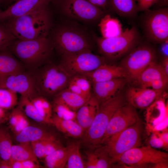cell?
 <instances>
[{"label": "cell", "instance_id": "cell-40", "mask_svg": "<svg viewBox=\"0 0 168 168\" xmlns=\"http://www.w3.org/2000/svg\"><path fill=\"white\" fill-rule=\"evenodd\" d=\"M48 140H39L30 142L34 152L38 159L44 158L45 144Z\"/></svg>", "mask_w": 168, "mask_h": 168}, {"label": "cell", "instance_id": "cell-50", "mask_svg": "<svg viewBox=\"0 0 168 168\" xmlns=\"http://www.w3.org/2000/svg\"><path fill=\"white\" fill-rule=\"evenodd\" d=\"M7 111L0 107V124L8 119L9 113L8 114Z\"/></svg>", "mask_w": 168, "mask_h": 168}, {"label": "cell", "instance_id": "cell-21", "mask_svg": "<svg viewBox=\"0 0 168 168\" xmlns=\"http://www.w3.org/2000/svg\"><path fill=\"white\" fill-rule=\"evenodd\" d=\"M168 80V75L163 69L161 64L155 61L151 63L135 80L139 86L147 88L151 82L158 79Z\"/></svg>", "mask_w": 168, "mask_h": 168}, {"label": "cell", "instance_id": "cell-16", "mask_svg": "<svg viewBox=\"0 0 168 168\" xmlns=\"http://www.w3.org/2000/svg\"><path fill=\"white\" fill-rule=\"evenodd\" d=\"M164 94L149 88L131 87L126 92L125 98L128 104L135 108L146 109Z\"/></svg>", "mask_w": 168, "mask_h": 168}, {"label": "cell", "instance_id": "cell-51", "mask_svg": "<svg viewBox=\"0 0 168 168\" xmlns=\"http://www.w3.org/2000/svg\"><path fill=\"white\" fill-rule=\"evenodd\" d=\"M9 162L11 168H23L21 161L10 159Z\"/></svg>", "mask_w": 168, "mask_h": 168}, {"label": "cell", "instance_id": "cell-20", "mask_svg": "<svg viewBox=\"0 0 168 168\" xmlns=\"http://www.w3.org/2000/svg\"><path fill=\"white\" fill-rule=\"evenodd\" d=\"M100 103L92 93L89 99L77 111V122L85 132L90 127L98 110Z\"/></svg>", "mask_w": 168, "mask_h": 168}, {"label": "cell", "instance_id": "cell-18", "mask_svg": "<svg viewBox=\"0 0 168 168\" xmlns=\"http://www.w3.org/2000/svg\"><path fill=\"white\" fill-rule=\"evenodd\" d=\"M164 94L146 109L147 128L150 132L153 133L157 126L168 120V104Z\"/></svg>", "mask_w": 168, "mask_h": 168}, {"label": "cell", "instance_id": "cell-28", "mask_svg": "<svg viewBox=\"0 0 168 168\" xmlns=\"http://www.w3.org/2000/svg\"><path fill=\"white\" fill-rule=\"evenodd\" d=\"M53 99V100L61 103L76 112L88 100L67 88L59 92Z\"/></svg>", "mask_w": 168, "mask_h": 168}, {"label": "cell", "instance_id": "cell-44", "mask_svg": "<svg viewBox=\"0 0 168 168\" xmlns=\"http://www.w3.org/2000/svg\"><path fill=\"white\" fill-rule=\"evenodd\" d=\"M160 0H137L138 11H146Z\"/></svg>", "mask_w": 168, "mask_h": 168}, {"label": "cell", "instance_id": "cell-26", "mask_svg": "<svg viewBox=\"0 0 168 168\" xmlns=\"http://www.w3.org/2000/svg\"><path fill=\"white\" fill-rule=\"evenodd\" d=\"M137 0H108L107 5L114 12L120 16L132 17L138 11Z\"/></svg>", "mask_w": 168, "mask_h": 168}, {"label": "cell", "instance_id": "cell-22", "mask_svg": "<svg viewBox=\"0 0 168 168\" xmlns=\"http://www.w3.org/2000/svg\"><path fill=\"white\" fill-rule=\"evenodd\" d=\"M93 151L86 152L87 161L85 165L87 168H107L113 164L105 147L100 145Z\"/></svg>", "mask_w": 168, "mask_h": 168}, {"label": "cell", "instance_id": "cell-34", "mask_svg": "<svg viewBox=\"0 0 168 168\" xmlns=\"http://www.w3.org/2000/svg\"><path fill=\"white\" fill-rule=\"evenodd\" d=\"M12 145L8 131L0 127V158L3 160L9 161Z\"/></svg>", "mask_w": 168, "mask_h": 168}, {"label": "cell", "instance_id": "cell-33", "mask_svg": "<svg viewBox=\"0 0 168 168\" xmlns=\"http://www.w3.org/2000/svg\"><path fill=\"white\" fill-rule=\"evenodd\" d=\"M30 100L39 114L43 118L51 121L52 123V105L47 99L38 96Z\"/></svg>", "mask_w": 168, "mask_h": 168}, {"label": "cell", "instance_id": "cell-3", "mask_svg": "<svg viewBox=\"0 0 168 168\" xmlns=\"http://www.w3.org/2000/svg\"><path fill=\"white\" fill-rule=\"evenodd\" d=\"M53 48L51 40L46 37L31 40L16 39L8 49L29 70L49 62Z\"/></svg>", "mask_w": 168, "mask_h": 168}, {"label": "cell", "instance_id": "cell-1", "mask_svg": "<svg viewBox=\"0 0 168 168\" xmlns=\"http://www.w3.org/2000/svg\"><path fill=\"white\" fill-rule=\"evenodd\" d=\"M49 7L7 20L4 24L16 39L31 40L46 37L51 26Z\"/></svg>", "mask_w": 168, "mask_h": 168}, {"label": "cell", "instance_id": "cell-49", "mask_svg": "<svg viewBox=\"0 0 168 168\" xmlns=\"http://www.w3.org/2000/svg\"><path fill=\"white\" fill-rule=\"evenodd\" d=\"M160 51L164 57H168V40L161 44Z\"/></svg>", "mask_w": 168, "mask_h": 168}, {"label": "cell", "instance_id": "cell-14", "mask_svg": "<svg viewBox=\"0 0 168 168\" xmlns=\"http://www.w3.org/2000/svg\"><path fill=\"white\" fill-rule=\"evenodd\" d=\"M0 88L8 89L30 99L38 96L31 75L28 70L0 77Z\"/></svg>", "mask_w": 168, "mask_h": 168}, {"label": "cell", "instance_id": "cell-11", "mask_svg": "<svg viewBox=\"0 0 168 168\" xmlns=\"http://www.w3.org/2000/svg\"><path fill=\"white\" fill-rule=\"evenodd\" d=\"M146 11L143 26L147 39L159 44L168 40V8Z\"/></svg>", "mask_w": 168, "mask_h": 168}, {"label": "cell", "instance_id": "cell-53", "mask_svg": "<svg viewBox=\"0 0 168 168\" xmlns=\"http://www.w3.org/2000/svg\"><path fill=\"white\" fill-rule=\"evenodd\" d=\"M0 168H11L9 161H5L2 160L0 161Z\"/></svg>", "mask_w": 168, "mask_h": 168}, {"label": "cell", "instance_id": "cell-5", "mask_svg": "<svg viewBox=\"0 0 168 168\" xmlns=\"http://www.w3.org/2000/svg\"><path fill=\"white\" fill-rule=\"evenodd\" d=\"M140 38L134 26L127 28L119 35L105 38L97 37L99 52L106 61H115L122 58L138 44Z\"/></svg>", "mask_w": 168, "mask_h": 168}, {"label": "cell", "instance_id": "cell-7", "mask_svg": "<svg viewBox=\"0 0 168 168\" xmlns=\"http://www.w3.org/2000/svg\"><path fill=\"white\" fill-rule=\"evenodd\" d=\"M141 131L139 121L113 135L107 140L105 146L113 163L117 162L120 157L126 151L141 146Z\"/></svg>", "mask_w": 168, "mask_h": 168}, {"label": "cell", "instance_id": "cell-29", "mask_svg": "<svg viewBox=\"0 0 168 168\" xmlns=\"http://www.w3.org/2000/svg\"><path fill=\"white\" fill-rule=\"evenodd\" d=\"M10 160L19 161L31 160L39 164L38 158L35 155L30 142H21L12 145Z\"/></svg>", "mask_w": 168, "mask_h": 168}, {"label": "cell", "instance_id": "cell-42", "mask_svg": "<svg viewBox=\"0 0 168 168\" xmlns=\"http://www.w3.org/2000/svg\"><path fill=\"white\" fill-rule=\"evenodd\" d=\"M21 110V108L17 105L16 107L13 109L11 112L9 114L8 119L9 126L11 129L17 123Z\"/></svg>", "mask_w": 168, "mask_h": 168}, {"label": "cell", "instance_id": "cell-2", "mask_svg": "<svg viewBox=\"0 0 168 168\" xmlns=\"http://www.w3.org/2000/svg\"><path fill=\"white\" fill-rule=\"evenodd\" d=\"M38 96L53 99L66 89L71 76L60 63L49 62L36 68L28 70Z\"/></svg>", "mask_w": 168, "mask_h": 168}, {"label": "cell", "instance_id": "cell-6", "mask_svg": "<svg viewBox=\"0 0 168 168\" xmlns=\"http://www.w3.org/2000/svg\"><path fill=\"white\" fill-rule=\"evenodd\" d=\"M168 153L152 147H137L124 153L117 162L124 166L142 167L152 164L155 168H167Z\"/></svg>", "mask_w": 168, "mask_h": 168}, {"label": "cell", "instance_id": "cell-9", "mask_svg": "<svg viewBox=\"0 0 168 168\" xmlns=\"http://www.w3.org/2000/svg\"><path fill=\"white\" fill-rule=\"evenodd\" d=\"M54 48L62 55L91 50L89 38L82 32L72 29H58L51 40Z\"/></svg>", "mask_w": 168, "mask_h": 168}, {"label": "cell", "instance_id": "cell-23", "mask_svg": "<svg viewBox=\"0 0 168 168\" xmlns=\"http://www.w3.org/2000/svg\"><path fill=\"white\" fill-rule=\"evenodd\" d=\"M56 139L53 134L44 128L30 125L16 135L15 137L16 140L18 142H31L39 140Z\"/></svg>", "mask_w": 168, "mask_h": 168}, {"label": "cell", "instance_id": "cell-17", "mask_svg": "<svg viewBox=\"0 0 168 168\" xmlns=\"http://www.w3.org/2000/svg\"><path fill=\"white\" fill-rule=\"evenodd\" d=\"M126 80L118 78L92 83V93L100 104L119 93L125 84Z\"/></svg>", "mask_w": 168, "mask_h": 168}, {"label": "cell", "instance_id": "cell-56", "mask_svg": "<svg viewBox=\"0 0 168 168\" xmlns=\"http://www.w3.org/2000/svg\"><path fill=\"white\" fill-rule=\"evenodd\" d=\"M3 1V0H0V5H1V3ZM0 12L1 11H0Z\"/></svg>", "mask_w": 168, "mask_h": 168}, {"label": "cell", "instance_id": "cell-12", "mask_svg": "<svg viewBox=\"0 0 168 168\" xmlns=\"http://www.w3.org/2000/svg\"><path fill=\"white\" fill-rule=\"evenodd\" d=\"M63 11L69 16L86 21H95L102 17V10L88 0H57Z\"/></svg>", "mask_w": 168, "mask_h": 168}, {"label": "cell", "instance_id": "cell-19", "mask_svg": "<svg viewBox=\"0 0 168 168\" xmlns=\"http://www.w3.org/2000/svg\"><path fill=\"white\" fill-rule=\"evenodd\" d=\"M83 75L88 78L91 83L118 78H124L127 80L128 79L127 73L122 67L107 63Z\"/></svg>", "mask_w": 168, "mask_h": 168}, {"label": "cell", "instance_id": "cell-55", "mask_svg": "<svg viewBox=\"0 0 168 168\" xmlns=\"http://www.w3.org/2000/svg\"><path fill=\"white\" fill-rule=\"evenodd\" d=\"M7 2L11 3L13 2H16L17 0H5Z\"/></svg>", "mask_w": 168, "mask_h": 168}, {"label": "cell", "instance_id": "cell-31", "mask_svg": "<svg viewBox=\"0 0 168 168\" xmlns=\"http://www.w3.org/2000/svg\"><path fill=\"white\" fill-rule=\"evenodd\" d=\"M80 142H72L67 147L68 149V157L65 168H85L81 155Z\"/></svg>", "mask_w": 168, "mask_h": 168}, {"label": "cell", "instance_id": "cell-24", "mask_svg": "<svg viewBox=\"0 0 168 168\" xmlns=\"http://www.w3.org/2000/svg\"><path fill=\"white\" fill-rule=\"evenodd\" d=\"M0 51V78L24 71V67L9 50Z\"/></svg>", "mask_w": 168, "mask_h": 168}, {"label": "cell", "instance_id": "cell-48", "mask_svg": "<svg viewBox=\"0 0 168 168\" xmlns=\"http://www.w3.org/2000/svg\"><path fill=\"white\" fill-rule=\"evenodd\" d=\"M167 129H166L162 130V132L159 133V132L154 133H156L159 137L163 140L166 146L168 147V131Z\"/></svg>", "mask_w": 168, "mask_h": 168}, {"label": "cell", "instance_id": "cell-4", "mask_svg": "<svg viewBox=\"0 0 168 168\" xmlns=\"http://www.w3.org/2000/svg\"><path fill=\"white\" fill-rule=\"evenodd\" d=\"M124 96L120 93L100 104L93 120L82 137L84 144L91 149L99 146L111 117L124 104Z\"/></svg>", "mask_w": 168, "mask_h": 168}, {"label": "cell", "instance_id": "cell-46", "mask_svg": "<svg viewBox=\"0 0 168 168\" xmlns=\"http://www.w3.org/2000/svg\"><path fill=\"white\" fill-rule=\"evenodd\" d=\"M21 162L23 168H39L41 167L40 164L31 160H26L21 161Z\"/></svg>", "mask_w": 168, "mask_h": 168}, {"label": "cell", "instance_id": "cell-10", "mask_svg": "<svg viewBox=\"0 0 168 168\" xmlns=\"http://www.w3.org/2000/svg\"><path fill=\"white\" fill-rule=\"evenodd\" d=\"M62 57L60 63L71 77L90 72L107 61L103 57L93 54L90 50L63 55Z\"/></svg>", "mask_w": 168, "mask_h": 168}, {"label": "cell", "instance_id": "cell-37", "mask_svg": "<svg viewBox=\"0 0 168 168\" xmlns=\"http://www.w3.org/2000/svg\"><path fill=\"white\" fill-rule=\"evenodd\" d=\"M71 79L79 87L85 97L89 100L92 93L91 91L92 83L90 80L82 75H77L72 76Z\"/></svg>", "mask_w": 168, "mask_h": 168}, {"label": "cell", "instance_id": "cell-54", "mask_svg": "<svg viewBox=\"0 0 168 168\" xmlns=\"http://www.w3.org/2000/svg\"><path fill=\"white\" fill-rule=\"evenodd\" d=\"M162 4L164 5H168V0H160Z\"/></svg>", "mask_w": 168, "mask_h": 168}, {"label": "cell", "instance_id": "cell-13", "mask_svg": "<svg viewBox=\"0 0 168 168\" xmlns=\"http://www.w3.org/2000/svg\"><path fill=\"white\" fill-rule=\"evenodd\" d=\"M139 121L135 108L128 104L119 107L111 117L101 141L105 143L113 135Z\"/></svg>", "mask_w": 168, "mask_h": 168}, {"label": "cell", "instance_id": "cell-36", "mask_svg": "<svg viewBox=\"0 0 168 168\" xmlns=\"http://www.w3.org/2000/svg\"><path fill=\"white\" fill-rule=\"evenodd\" d=\"M52 110L58 117L64 120L76 119V111H73L63 104L53 100Z\"/></svg>", "mask_w": 168, "mask_h": 168}, {"label": "cell", "instance_id": "cell-39", "mask_svg": "<svg viewBox=\"0 0 168 168\" xmlns=\"http://www.w3.org/2000/svg\"><path fill=\"white\" fill-rule=\"evenodd\" d=\"M29 125L30 124L28 117L21 109L17 123L11 130L16 135Z\"/></svg>", "mask_w": 168, "mask_h": 168}, {"label": "cell", "instance_id": "cell-41", "mask_svg": "<svg viewBox=\"0 0 168 168\" xmlns=\"http://www.w3.org/2000/svg\"><path fill=\"white\" fill-rule=\"evenodd\" d=\"M62 147L60 142L56 139L47 141L45 146L44 157Z\"/></svg>", "mask_w": 168, "mask_h": 168}, {"label": "cell", "instance_id": "cell-45", "mask_svg": "<svg viewBox=\"0 0 168 168\" xmlns=\"http://www.w3.org/2000/svg\"><path fill=\"white\" fill-rule=\"evenodd\" d=\"M67 89L87 99L85 97L83 93L79 87L74 82L71 80V79L69 82Z\"/></svg>", "mask_w": 168, "mask_h": 168}, {"label": "cell", "instance_id": "cell-15", "mask_svg": "<svg viewBox=\"0 0 168 168\" xmlns=\"http://www.w3.org/2000/svg\"><path fill=\"white\" fill-rule=\"evenodd\" d=\"M52 0H17L3 11L0 12V21L33 13L48 7Z\"/></svg>", "mask_w": 168, "mask_h": 168}, {"label": "cell", "instance_id": "cell-30", "mask_svg": "<svg viewBox=\"0 0 168 168\" xmlns=\"http://www.w3.org/2000/svg\"><path fill=\"white\" fill-rule=\"evenodd\" d=\"M67 157V148L63 147L44 158L45 166L48 168H65Z\"/></svg>", "mask_w": 168, "mask_h": 168}, {"label": "cell", "instance_id": "cell-47", "mask_svg": "<svg viewBox=\"0 0 168 168\" xmlns=\"http://www.w3.org/2000/svg\"><path fill=\"white\" fill-rule=\"evenodd\" d=\"M93 5L105 9L107 5L108 0H88Z\"/></svg>", "mask_w": 168, "mask_h": 168}, {"label": "cell", "instance_id": "cell-27", "mask_svg": "<svg viewBox=\"0 0 168 168\" xmlns=\"http://www.w3.org/2000/svg\"><path fill=\"white\" fill-rule=\"evenodd\" d=\"M102 37L110 38L117 36L123 31L122 26L117 19L109 15L103 16L99 24Z\"/></svg>", "mask_w": 168, "mask_h": 168}, {"label": "cell", "instance_id": "cell-32", "mask_svg": "<svg viewBox=\"0 0 168 168\" xmlns=\"http://www.w3.org/2000/svg\"><path fill=\"white\" fill-rule=\"evenodd\" d=\"M17 105L22 110L26 116L35 121L41 123L52 124L51 121L41 116L28 98L21 96Z\"/></svg>", "mask_w": 168, "mask_h": 168}, {"label": "cell", "instance_id": "cell-52", "mask_svg": "<svg viewBox=\"0 0 168 168\" xmlns=\"http://www.w3.org/2000/svg\"><path fill=\"white\" fill-rule=\"evenodd\" d=\"M161 64L166 74L168 75V57L163 58Z\"/></svg>", "mask_w": 168, "mask_h": 168}, {"label": "cell", "instance_id": "cell-38", "mask_svg": "<svg viewBox=\"0 0 168 168\" xmlns=\"http://www.w3.org/2000/svg\"><path fill=\"white\" fill-rule=\"evenodd\" d=\"M16 39L4 24H0V51L8 49Z\"/></svg>", "mask_w": 168, "mask_h": 168}, {"label": "cell", "instance_id": "cell-25", "mask_svg": "<svg viewBox=\"0 0 168 168\" xmlns=\"http://www.w3.org/2000/svg\"><path fill=\"white\" fill-rule=\"evenodd\" d=\"M52 124L58 130L68 136L75 138H82L85 131L75 120H64L55 114L51 117Z\"/></svg>", "mask_w": 168, "mask_h": 168}, {"label": "cell", "instance_id": "cell-8", "mask_svg": "<svg viewBox=\"0 0 168 168\" xmlns=\"http://www.w3.org/2000/svg\"><path fill=\"white\" fill-rule=\"evenodd\" d=\"M156 53L151 45H137L122 57L120 66L127 74L128 80L134 81L151 63L155 61Z\"/></svg>", "mask_w": 168, "mask_h": 168}, {"label": "cell", "instance_id": "cell-35", "mask_svg": "<svg viewBox=\"0 0 168 168\" xmlns=\"http://www.w3.org/2000/svg\"><path fill=\"white\" fill-rule=\"evenodd\" d=\"M18 103L17 93L8 89L0 88V107L12 110Z\"/></svg>", "mask_w": 168, "mask_h": 168}, {"label": "cell", "instance_id": "cell-43", "mask_svg": "<svg viewBox=\"0 0 168 168\" xmlns=\"http://www.w3.org/2000/svg\"><path fill=\"white\" fill-rule=\"evenodd\" d=\"M149 143L150 146L154 148L167 147L162 139L155 133L152 135Z\"/></svg>", "mask_w": 168, "mask_h": 168}]
</instances>
